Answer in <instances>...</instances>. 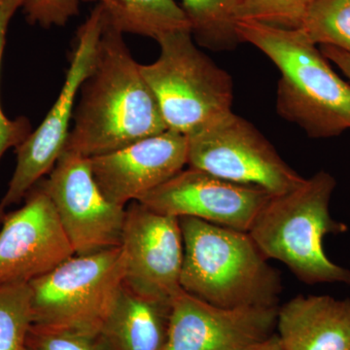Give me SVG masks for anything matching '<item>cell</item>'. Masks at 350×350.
<instances>
[{"instance_id": "30bf717a", "label": "cell", "mask_w": 350, "mask_h": 350, "mask_svg": "<svg viewBox=\"0 0 350 350\" xmlns=\"http://www.w3.org/2000/svg\"><path fill=\"white\" fill-rule=\"evenodd\" d=\"M121 247L126 256L124 286L167 301H172L183 290L184 245L178 218L133 202L126 208Z\"/></svg>"}, {"instance_id": "52a82bcc", "label": "cell", "mask_w": 350, "mask_h": 350, "mask_svg": "<svg viewBox=\"0 0 350 350\" xmlns=\"http://www.w3.org/2000/svg\"><path fill=\"white\" fill-rule=\"evenodd\" d=\"M103 7L96 5L78 29L63 88L36 131L16 147V167L0 200V222L6 209L25 199L56 165L66 149L77 96L93 68L105 25Z\"/></svg>"}, {"instance_id": "603a6c76", "label": "cell", "mask_w": 350, "mask_h": 350, "mask_svg": "<svg viewBox=\"0 0 350 350\" xmlns=\"http://www.w3.org/2000/svg\"><path fill=\"white\" fill-rule=\"evenodd\" d=\"M25 0H0V64L5 47L7 31L16 12ZM31 126L25 117L9 119L0 105V161L9 149L17 147L31 135Z\"/></svg>"}, {"instance_id": "7a4b0ae2", "label": "cell", "mask_w": 350, "mask_h": 350, "mask_svg": "<svg viewBox=\"0 0 350 350\" xmlns=\"http://www.w3.org/2000/svg\"><path fill=\"white\" fill-rule=\"evenodd\" d=\"M239 42L261 50L280 70L276 109L312 138L338 137L350 129V86L319 48L299 29L237 21Z\"/></svg>"}, {"instance_id": "8992f818", "label": "cell", "mask_w": 350, "mask_h": 350, "mask_svg": "<svg viewBox=\"0 0 350 350\" xmlns=\"http://www.w3.org/2000/svg\"><path fill=\"white\" fill-rule=\"evenodd\" d=\"M126 275L121 246L75 255L29 283L33 325L98 333L118 300Z\"/></svg>"}, {"instance_id": "44dd1931", "label": "cell", "mask_w": 350, "mask_h": 350, "mask_svg": "<svg viewBox=\"0 0 350 350\" xmlns=\"http://www.w3.org/2000/svg\"><path fill=\"white\" fill-rule=\"evenodd\" d=\"M317 0H236V20L298 29Z\"/></svg>"}, {"instance_id": "d6986e66", "label": "cell", "mask_w": 350, "mask_h": 350, "mask_svg": "<svg viewBox=\"0 0 350 350\" xmlns=\"http://www.w3.org/2000/svg\"><path fill=\"white\" fill-rule=\"evenodd\" d=\"M298 29L315 45L350 53V0H317Z\"/></svg>"}, {"instance_id": "9a60e30c", "label": "cell", "mask_w": 350, "mask_h": 350, "mask_svg": "<svg viewBox=\"0 0 350 350\" xmlns=\"http://www.w3.org/2000/svg\"><path fill=\"white\" fill-rule=\"evenodd\" d=\"M282 350H350V299L295 297L276 317Z\"/></svg>"}, {"instance_id": "6da1fadb", "label": "cell", "mask_w": 350, "mask_h": 350, "mask_svg": "<svg viewBox=\"0 0 350 350\" xmlns=\"http://www.w3.org/2000/svg\"><path fill=\"white\" fill-rule=\"evenodd\" d=\"M79 94L64 150L94 158L167 131L124 33L107 19Z\"/></svg>"}, {"instance_id": "7c38bea8", "label": "cell", "mask_w": 350, "mask_h": 350, "mask_svg": "<svg viewBox=\"0 0 350 350\" xmlns=\"http://www.w3.org/2000/svg\"><path fill=\"white\" fill-rule=\"evenodd\" d=\"M271 196L264 189L234 183L204 170L188 167L138 202L165 215L197 218L248 232Z\"/></svg>"}, {"instance_id": "2e32d148", "label": "cell", "mask_w": 350, "mask_h": 350, "mask_svg": "<svg viewBox=\"0 0 350 350\" xmlns=\"http://www.w3.org/2000/svg\"><path fill=\"white\" fill-rule=\"evenodd\" d=\"M172 301L122 288L101 333L113 350H165Z\"/></svg>"}, {"instance_id": "277c9868", "label": "cell", "mask_w": 350, "mask_h": 350, "mask_svg": "<svg viewBox=\"0 0 350 350\" xmlns=\"http://www.w3.org/2000/svg\"><path fill=\"white\" fill-rule=\"evenodd\" d=\"M336 186L335 177L320 170L293 190L271 196L248 231L265 256L283 262L306 284L350 285L349 269L331 261L324 251L325 237L349 231L331 215Z\"/></svg>"}, {"instance_id": "484cf974", "label": "cell", "mask_w": 350, "mask_h": 350, "mask_svg": "<svg viewBox=\"0 0 350 350\" xmlns=\"http://www.w3.org/2000/svg\"><path fill=\"white\" fill-rule=\"evenodd\" d=\"M250 350H282V347L280 345L278 336L275 333L268 340H265L262 344L258 345Z\"/></svg>"}, {"instance_id": "5b68a950", "label": "cell", "mask_w": 350, "mask_h": 350, "mask_svg": "<svg viewBox=\"0 0 350 350\" xmlns=\"http://www.w3.org/2000/svg\"><path fill=\"white\" fill-rule=\"evenodd\" d=\"M160 56L140 64L167 130L190 135L232 111L231 76L195 45L190 29L167 32L157 39Z\"/></svg>"}, {"instance_id": "e0dca14e", "label": "cell", "mask_w": 350, "mask_h": 350, "mask_svg": "<svg viewBox=\"0 0 350 350\" xmlns=\"http://www.w3.org/2000/svg\"><path fill=\"white\" fill-rule=\"evenodd\" d=\"M103 7L108 22L122 33L158 39L167 32L190 29V21L175 0H87Z\"/></svg>"}, {"instance_id": "cb8c5ba5", "label": "cell", "mask_w": 350, "mask_h": 350, "mask_svg": "<svg viewBox=\"0 0 350 350\" xmlns=\"http://www.w3.org/2000/svg\"><path fill=\"white\" fill-rule=\"evenodd\" d=\"M25 17L43 29L64 27L80 12V0H25Z\"/></svg>"}, {"instance_id": "4fadbf2b", "label": "cell", "mask_w": 350, "mask_h": 350, "mask_svg": "<svg viewBox=\"0 0 350 350\" xmlns=\"http://www.w3.org/2000/svg\"><path fill=\"white\" fill-rule=\"evenodd\" d=\"M278 310L220 308L182 290L172 301L165 350H250L275 333Z\"/></svg>"}, {"instance_id": "ba28073f", "label": "cell", "mask_w": 350, "mask_h": 350, "mask_svg": "<svg viewBox=\"0 0 350 350\" xmlns=\"http://www.w3.org/2000/svg\"><path fill=\"white\" fill-rule=\"evenodd\" d=\"M185 137L189 167L271 195L284 194L305 180L252 124L232 111Z\"/></svg>"}, {"instance_id": "3957f363", "label": "cell", "mask_w": 350, "mask_h": 350, "mask_svg": "<svg viewBox=\"0 0 350 350\" xmlns=\"http://www.w3.org/2000/svg\"><path fill=\"white\" fill-rule=\"evenodd\" d=\"M179 219L183 236L182 289L226 308L278 306L280 271L250 232L192 217Z\"/></svg>"}, {"instance_id": "ffe728a7", "label": "cell", "mask_w": 350, "mask_h": 350, "mask_svg": "<svg viewBox=\"0 0 350 350\" xmlns=\"http://www.w3.org/2000/svg\"><path fill=\"white\" fill-rule=\"evenodd\" d=\"M32 324L29 284L0 285V350H27Z\"/></svg>"}, {"instance_id": "9c48e42d", "label": "cell", "mask_w": 350, "mask_h": 350, "mask_svg": "<svg viewBox=\"0 0 350 350\" xmlns=\"http://www.w3.org/2000/svg\"><path fill=\"white\" fill-rule=\"evenodd\" d=\"M49 196L75 255L121 246L126 208L101 192L89 158L64 150L49 177L39 182Z\"/></svg>"}, {"instance_id": "d4e9b609", "label": "cell", "mask_w": 350, "mask_h": 350, "mask_svg": "<svg viewBox=\"0 0 350 350\" xmlns=\"http://www.w3.org/2000/svg\"><path fill=\"white\" fill-rule=\"evenodd\" d=\"M319 49L328 61L333 62L344 72V75L350 79L349 52L329 45H321Z\"/></svg>"}, {"instance_id": "7402d4cb", "label": "cell", "mask_w": 350, "mask_h": 350, "mask_svg": "<svg viewBox=\"0 0 350 350\" xmlns=\"http://www.w3.org/2000/svg\"><path fill=\"white\" fill-rule=\"evenodd\" d=\"M27 347L31 350H113L103 334L50 330L32 324Z\"/></svg>"}, {"instance_id": "4316f807", "label": "cell", "mask_w": 350, "mask_h": 350, "mask_svg": "<svg viewBox=\"0 0 350 350\" xmlns=\"http://www.w3.org/2000/svg\"><path fill=\"white\" fill-rule=\"evenodd\" d=\"M27 350H31V349H29V347H27Z\"/></svg>"}, {"instance_id": "8fae6325", "label": "cell", "mask_w": 350, "mask_h": 350, "mask_svg": "<svg viewBox=\"0 0 350 350\" xmlns=\"http://www.w3.org/2000/svg\"><path fill=\"white\" fill-rule=\"evenodd\" d=\"M25 200L0 222V285L29 284L75 255L39 182Z\"/></svg>"}, {"instance_id": "5bb4252c", "label": "cell", "mask_w": 350, "mask_h": 350, "mask_svg": "<svg viewBox=\"0 0 350 350\" xmlns=\"http://www.w3.org/2000/svg\"><path fill=\"white\" fill-rule=\"evenodd\" d=\"M187 153L185 135L167 130L89 160L103 195L125 207L183 170Z\"/></svg>"}, {"instance_id": "ac0fdd59", "label": "cell", "mask_w": 350, "mask_h": 350, "mask_svg": "<svg viewBox=\"0 0 350 350\" xmlns=\"http://www.w3.org/2000/svg\"><path fill=\"white\" fill-rule=\"evenodd\" d=\"M192 34L211 49L232 48L239 42L236 32V0H182Z\"/></svg>"}]
</instances>
